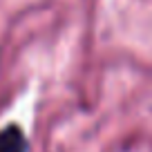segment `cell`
Wrapping results in <instances>:
<instances>
[{"label":"cell","mask_w":152,"mask_h":152,"mask_svg":"<svg viewBox=\"0 0 152 152\" xmlns=\"http://www.w3.org/2000/svg\"><path fill=\"white\" fill-rule=\"evenodd\" d=\"M0 152H27V137L18 123L0 128Z\"/></svg>","instance_id":"6da1fadb"}]
</instances>
